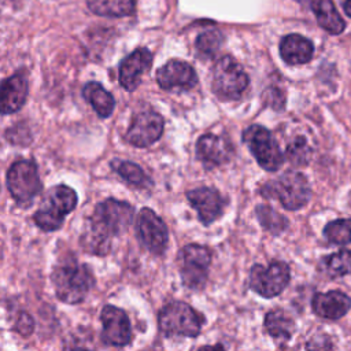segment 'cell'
I'll return each mask as SVG.
<instances>
[{"mask_svg": "<svg viewBox=\"0 0 351 351\" xmlns=\"http://www.w3.org/2000/svg\"><path fill=\"white\" fill-rule=\"evenodd\" d=\"M133 219V207L126 202L107 199L99 203L89 218L82 244L86 251L97 255L107 254L111 237L125 232Z\"/></svg>", "mask_w": 351, "mask_h": 351, "instance_id": "6da1fadb", "label": "cell"}, {"mask_svg": "<svg viewBox=\"0 0 351 351\" xmlns=\"http://www.w3.org/2000/svg\"><path fill=\"white\" fill-rule=\"evenodd\" d=\"M56 296L69 304L81 303L93 284L90 270L78 262L60 263L52 274Z\"/></svg>", "mask_w": 351, "mask_h": 351, "instance_id": "7a4b0ae2", "label": "cell"}, {"mask_svg": "<svg viewBox=\"0 0 351 351\" xmlns=\"http://www.w3.org/2000/svg\"><path fill=\"white\" fill-rule=\"evenodd\" d=\"M75 204V192L67 185H56L51 188L43 199L34 214V222L45 232L56 230L63 223L64 217L74 210Z\"/></svg>", "mask_w": 351, "mask_h": 351, "instance_id": "3957f363", "label": "cell"}, {"mask_svg": "<svg viewBox=\"0 0 351 351\" xmlns=\"http://www.w3.org/2000/svg\"><path fill=\"white\" fill-rule=\"evenodd\" d=\"M261 193L269 199H277L287 210L303 207L311 196L306 177L298 171H287L278 178L263 185Z\"/></svg>", "mask_w": 351, "mask_h": 351, "instance_id": "277c9868", "label": "cell"}, {"mask_svg": "<svg viewBox=\"0 0 351 351\" xmlns=\"http://www.w3.org/2000/svg\"><path fill=\"white\" fill-rule=\"evenodd\" d=\"M158 324L166 336L195 337L200 333L204 317L185 302H171L159 311Z\"/></svg>", "mask_w": 351, "mask_h": 351, "instance_id": "5b68a950", "label": "cell"}, {"mask_svg": "<svg viewBox=\"0 0 351 351\" xmlns=\"http://www.w3.org/2000/svg\"><path fill=\"white\" fill-rule=\"evenodd\" d=\"M248 86V75L232 58L222 56L213 67V90L222 100H236Z\"/></svg>", "mask_w": 351, "mask_h": 351, "instance_id": "8992f818", "label": "cell"}, {"mask_svg": "<svg viewBox=\"0 0 351 351\" xmlns=\"http://www.w3.org/2000/svg\"><path fill=\"white\" fill-rule=\"evenodd\" d=\"M211 254L207 247L199 244H188L178 254L180 273L184 285L192 289L202 288L208 276Z\"/></svg>", "mask_w": 351, "mask_h": 351, "instance_id": "52a82bcc", "label": "cell"}, {"mask_svg": "<svg viewBox=\"0 0 351 351\" xmlns=\"http://www.w3.org/2000/svg\"><path fill=\"white\" fill-rule=\"evenodd\" d=\"M7 186L19 204H29L41 191L36 165L32 160H16L7 173Z\"/></svg>", "mask_w": 351, "mask_h": 351, "instance_id": "ba28073f", "label": "cell"}, {"mask_svg": "<svg viewBox=\"0 0 351 351\" xmlns=\"http://www.w3.org/2000/svg\"><path fill=\"white\" fill-rule=\"evenodd\" d=\"M289 266L281 261H273L269 266L254 265L250 271V287L263 298H274L289 282Z\"/></svg>", "mask_w": 351, "mask_h": 351, "instance_id": "9c48e42d", "label": "cell"}, {"mask_svg": "<svg viewBox=\"0 0 351 351\" xmlns=\"http://www.w3.org/2000/svg\"><path fill=\"white\" fill-rule=\"evenodd\" d=\"M244 143L248 145L256 162L269 171L277 170L282 163V154L271 133L259 125H252L243 133Z\"/></svg>", "mask_w": 351, "mask_h": 351, "instance_id": "30bf717a", "label": "cell"}, {"mask_svg": "<svg viewBox=\"0 0 351 351\" xmlns=\"http://www.w3.org/2000/svg\"><path fill=\"white\" fill-rule=\"evenodd\" d=\"M137 233L141 243L154 254H162L169 241V233L165 222L151 210L141 208L137 215Z\"/></svg>", "mask_w": 351, "mask_h": 351, "instance_id": "8fae6325", "label": "cell"}, {"mask_svg": "<svg viewBox=\"0 0 351 351\" xmlns=\"http://www.w3.org/2000/svg\"><path fill=\"white\" fill-rule=\"evenodd\" d=\"M163 132V118L151 110L137 114L126 132V140L134 147H148L154 144Z\"/></svg>", "mask_w": 351, "mask_h": 351, "instance_id": "7c38bea8", "label": "cell"}, {"mask_svg": "<svg viewBox=\"0 0 351 351\" xmlns=\"http://www.w3.org/2000/svg\"><path fill=\"white\" fill-rule=\"evenodd\" d=\"M103 332L101 339L106 344L123 347L132 339V328L126 313L115 306H104L100 314Z\"/></svg>", "mask_w": 351, "mask_h": 351, "instance_id": "4fadbf2b", "label": "cell"}, {"mask_svg": "<svg viewBox=\"0 0 351 351\" xmlns=\"http://www.w3.org/2000/svg\"><path fill=\"white\" fill-rule=\"evenodd\" d=\"M156 81L162 89H189L196 81V73L191 64L182 60H169L156 73Z\"/></svg>", "mask_w": 351, "mask_h": 351, "instance_id": "5bb4252c", "label": "cell"}, {"mask_svg": "<svg viewBox=\"0 0 351 351\" xmlns=\"http://www.w3.org/2000/svg\"><path fill=\"white\" fill-rule=\"evenodd\" d=\"M186 197L192 207L197 211L199 218L204 225H210L222 214L223 200L213 188H195L186 193Z\"/></svg>", "mask_w": 351, "mask_h": 351, "instance_id": "9a60e30c", "label": "cell"}, {"mask_svg": "<svg viewBox=\"0 0 351 351\" xmlns=\"http://www.w3.org/2000/svg\"><path fill=\"white\" fill-rule=\"evenodd\" d=\"M152 53L145 48H138L128 55L119 64V84L126 90H134L141 75L151 67Z\"/></svg>", "mask_w": 351, "mask_h": 351, "instance_id": "2e32d148", "label": "cell"}, {"mask_svg": "<svg viewBox=\"0 0 351 351\" xmlns=\"http://www.w3.org/2000/svg\"><path fill=\"white\" fill-rule=\"evenodd\" d=\"M232 152L229 140L221 136L204 134L196 143V155L207 167L225 163L232 156Z\"/></svg>", "mask_w": 351, "mask_h": 351, "instance_id": "e0dca14e", "label": "cell"}, {"mask_svg": "<svg viewBox=\"0 0 351 351\" xmlns=\"http://www.w3.org/2000/svg\"><path fill=\"white\" fill-rule=\"evenodd\" d=\"M311 306L317 315L326 319H339L350 310L351 299L341 291L318 292L313 296Z\"/></svg>", "mask_w": 351, "mask_h": 351, "instance_id": "ac0fdd59", "label": "cell"}, {"mask_svg": "<svg viewBox=\"0 0 351 351\" xmlns=\"http://www.w3.org/2000/svg\"><path fill=\"white\" fill-rule=\"evenodd\" d=\"M27 95V81L22 74H15L0 84V114L18 111Z\"/></svg>", "mask_w": 351, "mask_h": 351, "instance_id": "d6986e66", "label": "cell"}, {"mask_svg": "<svg viewBox=\"0 0 351 351\" xmlns=\"http://www.w3.org/2000/svg\"><path fill=\"white\" fill-rule=\"evenodd\" d=\"M313 53V43L300 34H288L280 43V55L288 64L307 63Z\"/></svg>", "mask_w": 351, "mask_h": 351, "instance_id": "ffe728a7", "label": "cell"}, {"mask_svg": "<svg viewBox=\"0 0 351 351\" xmlns=\"http://www.w3.org/2000/svg\"><path fill=\"white\" fill-rule=\"evenodd\" d=\"M313 11L317 16L318 25L330 34H340L346 23L337 12L332 0H315L313 3Z\"/></svg>", "mask_w": 351, "mask_h": 351, "instance_id": "44dd1931", "label": "cell"}, {"mask_svg": "<svg viewBox=\"0 0 351 351\" xmlns=\"http://www.w3.org/2000/svg\"><path fill=\"white\" fill-rule=\"evenodd\" d=\"M85 99L90 103L93 110L97 112L99 117L107 118L112 114L115 100L110 92H107L100 84L97 82H88L82 90Z\"/></svg>", "mask_w": 351, "mask_h": 351, "instance_id": "7402d4cb", "label": "cell"}, {"mask_svg": "<svg viewBox=\"0 0 351 351\" xmlns=\"http://www.w3.org/2000/svg\"><path fill=\"white\" fill-rule=\"evenodd\" d=\"M266 332L278 340H289L295 330V322L284 310H271L265 317Z\"/></svg>", "mask_w": 351, "mask_h": 351, "instance_id": "603a6c76", "label": "cell"}, {"mask_svg": "<svg viewBox=\"0 0 351 351\" xmlns=\"http://www.w3.org/2000/svg\"><path fill=\"white\" fill-rule=\"evenodd\" d=\"M86 4L101 16H126L134 11V0H86Z\"/></svg>", "mask_w": 351, "mask_h": 351, "instance_id": "cb8c5ba5", "label": "cell"}, {"mask_svg": "<svg viewBox=\"0 0 351 351\" xmlns=\"http://www.w3.org/2000/svg\"><path fill=\"white\" fill-rule=\"evenodd\" d=\"M114 170L129 184L138 186V188H147L151 185L149 177L143 171L140 166H137L133 162L128 160H114L112 162Z\"/></svg>", "mask_w": 351, "mask_h": 351, "instance_id": "d4e9b609", "label": "cell"}, {"mask_svg": "<svg viewBox=\"0 0 351 351\" xmlns=\"http://www.w3.org/2000/svg\"><path fill=\"white\" fill-rule=\"evenodd\" d=\"M321 266L324 271L332 277L351 274V251L341 250L328 255L321 261Z\"/></svg>", "mask_w": 351, "mask_h": 351, "instance_id": "484cf974", "label": "cell"}, {"mask_svg": "<svg viewBox=\"0 0 351 351\" xmlns=\"http://www.w3.org/2000/svg\"><path fill=\"white\" fill-rule=\"evenodd\" d=\"M256 217H258L261 225L266 230H269L270 233H274V234L281 233L288 226L287 218L266 204H261L256 207Z\"/></svg>", "mask_w": 351, "mask_h": 351, "instance_id": "4316f807", "label": "cell"}, {"mask_svg": "<svg viewBox=\"0 0 351 351\" xmlns=\"http://www.w3.org/2000/svg\"><path fill=\"white\" fill-rule=\"evenodd\" d=\"M324 234L333 244L351 243V219L340 218L329 222L324 229Z\"/></svg>", "mask_w": 351, "mask_h": 351, "instance_id": "83f0119b", "label": "cell"}, {"mask_svg": "<svg viewBox=\"0 0 351 351\" xmlns=\"http://www.w3.org/2000/svg\"><path fill=\"white\" fill-rule=\"evenodd\" d=\"M221 44H222V34L218 30L211 29L199 34V37L196 38L195 47L200 56L211 58L218 52Z\"/></svg>", "mask_w": 351, "mask_h": 351, "instance_id": "f1b7e54d", "label": "cell"}, {"mask_svg": "<svg viewBox=\"0 0 351 351\" xmlns=\"http://www.w3.org/2000/svg\"><path fill=\"white\" fill-rule=\"evenodd\" d=\"M310 147L308 144L306 143L304 138L302 137H298L295 138L287 148V156L291 162H293L295 165H303L308 160V156H310Z\"/></svg>", "mask_w": 351, "mask_h": 351, "instance_id": "f546056e", "label": "cell"}, {"mask_svg": "<svg viewBox=\"0 0 351 351\" xmlns=\"http://www.w3.org/2000/svg\"><path fill=\"white\" fill-rule=\"evenodd\" d=\"M306 351H332V341L326 335H315L307 341Z\"/></svg>", "mask_w": 351, "mask_h": 351, "instance_id": "4dcf8cb0", "label": "cell"}, {"mask_svg": "<svg viewBox=\"0 0 351 351\" xmlns=\"http://www.w3.org/2000/svg\"><path fill=\"white\" fill-rule=\"evenodd\" d=\"M33 326H34V322H33L32 317L26 313H22L19 315V318L16 319V324H15V329L23 336L30 335L32 330H33Z\"/></svg>", "mask_w": 351, "mask_h": 351, "instance_id": "1f68e13d", "label": "cell"}, {"mask_svg": "<svg viewBox=\"0 0 351 351\" xmlns=\"http://www.w3.org/2000/svg\"><path fill=\"white\" fill-rule=\"evenodd\" d=\"M263 97L266 99V103L270 104V106L274 107V108H280V107H282V104H284V96H282V93H281L278 89L270 88L269 90L265 92Z\"/></svg>", "mask_w": 351, "mask_h": 351, "instance_id": "d6a6232c", "label": "cell"}, {"mask_svg": "<svg viewBox=\"0 0 351 351\" xmlns=\"http://www.w3.org/2000/svg\"><path fill=\"white\" fill-rule=\"evenodd\" d=\"M197 351H225V348L221 344H215V346H204L200 347Z\"/></svg>", "mask_w": 351, "mask_h": 351, "instance_id": "836d02e7", "label": "cell"}, {"mask_svg": "<svg viewBox=\"0 0 351 351\" xmlns=\"http://www.w3.org/2000/svg\"><path fill=\"white\" fill-rule=\"evenodd\" d=\"M341 1V5H343V10L344 12L351 16V0H340Z\"/></svg>", "mask_w": 351, "mask_h": 351, "instance_id": "e575fe53", "label": "cell"}, {"mask_svg": "<svg viewBox=\"0 0 351 351\" xmlns=\"http://www.w3.org/2000/svg\"><path fill=\"white\" fill-rule=\"evenodd\" d=\"M71 351H90V350H88V348H84V347H75V348H73Z\"/></svg>", "mask_w": 351, "mask_h": 351, "instance_id": "d590c367", "label": "cell"}]
</instances>
